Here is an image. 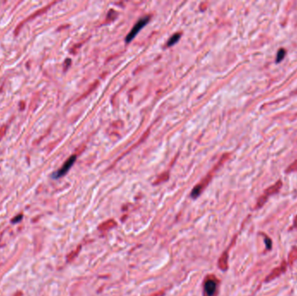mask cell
I'll return each mask as SVG.
<instances>
[{
    "instance_id": "cell-7",
    "label": "cell",
    "mask_w": 297,
    "mask_h": 296,
    "mask_svg": "<svg viewBox=\"0 0 297 296\" xmlns=\"http://www.w3.org/2000/svg\"><path fill=\"white\" fill-rule=\"evenodd\" d=\"M180 38H181V36H180V34H178V33H177V34H174L169 39L168 46H173L174 44H176V43L179 41Z\"/></svg>"
},
{
    "instance_id": "cell-9",
    "label": "cell",
    "mask_w": 297,
    "mask_h": 296,
    "mask_svg": "<svg viewBox=\"0 0 297 296\" xmlns=\"http://www.w3.org/2000/svg\"><path fill=\"white\" fill-rule=\"evenodd\" d=\"M286 55V51L284 49H280L277 52V55H276V59H275V61L276 63H280L282 60V59L284 58V57H285Z\"/></svg>"
},
{
    "instance_id": "cell-11",
    "label": "cell",
    "mask_w": 297,
    "mask_h": 296,
    "mask_svg": "<svg viewBox=\"0 0 297 296\" xmlns=\"http://www.w3.org/2000/svg\"><path fill=\"white\" fill-rule=\"evenodd\" d=\"M6 129H7V127H6L5 125L2 126V127L0 128V140H1V138L4 136V134L6 132Z\"/></svg>"
},
{
    "instance_id": "cell-6",
    "label": "cell",
    "mask_w": 297,
    "mask_h": 296,
    "mask_svg": "<svg viewBox=\"0 0 297 296\" xmlns=\"http://www.w3.org/2000/svg\"><path fill=\"white\" fill-rule=\"evenodd\" d=\"M54 4V3H52V4ZM51 4H50V5H47V6H45V7L44 8H43V9H40V10H38V11H37V12H35V13H33V14H32V15L31 16H30V17H29V18H26V19H24L23 21V22H22V23H20L19 25H18V27H17V29H16V31H15V34L16 35H17V34H18V31H19V29H20V27H21V26H22V25H23V23H26V22H28V21H30V20L31 19H32V18H36V17H38V15H40V14H42V13H43V12H46L47 10H48V9H49V8L51 7Z\"/></svg>"
},
{
    "instance_id": "cell-8",
    "label": "cell",
    "mask_w": 297,
    "mask_h": 296,
    "mask_svg": "<svg viewBox=\"0 0 297 296\" xmlns=\"http://www.w3.org/2000/svg\"><path fill=\"white\" fill-rule=\"evenodd\" d=\"M297 259V248H293V249L291 250V252L289 255V261L290 263H293L294 261Z\"/></svg>"
},
{
    "instance_id": "cell-2",
    "label": "cell",
    "mask_w": 297,
    "mask_h": 296,
    "mask_svg": "<svg viewBox=\"0 0 297 296\" xmlns=\"http://www.w3.org/2000/svg\"><path fill=\"white\" fill-rule=\"evenodd\" d=\"M281 186H282V183H281V181H278L277 183H275L274 185H272L271 187H269V188H267L264 192V194L259 198L257 202V204H256V208H262L264 204L267 202V200L269 198V196L270 195H274V194H275V193H277L278 191L281 189Z\"/></svg>"
},
{
    "instance_id": "cell-5",
    "label": "cell",
    "mask_w": 297,
    "mask_h": 296,
    "mask_svg": "<svg viewBox=\"0 0 297 296\" xmlns=\"http://www.w3.org/2000/svg\"><path fill=\"white\" fill-rule=\"evenodd\" d=\"M216 281L215 280H208L204 284V290L208 296H213L216 291Z\"/></svg>"
},
{
    "instance_id": "cell-13",
    "label": "cell",
    "mask_w": 297,
    "mask_h": 296,
    "mask_svg": "<svg viewBox=\"0 0 297 296\" xmlns=\"http://www.w3.org/2000/svg\"><path fill=\"white\" fill-rule=\"evenodd\" d=\"M22 217H23V215H22V214H19V215H18L17 217H15V218L12 220V222H13V223L18 222L19 221H21V218H22Z\"/></svg>"
},
{
    "instance_id": "cell-3",
    "label": "cell",
    "mask_w": 297,
    "mask_h": 296,
    "mask_svg": "<svg viewBox=\"0 0 297 296\" xmlns=\"http://www.w3.org/2000/svg\"><path fill=\"white\" fill-rule=\"evenodd\" d=\"M76 159H77V156H75V155L70 156V158L67 160L66 162L64 163V164L63 165V167L61 168L60 169H58L57 172H55L54 174L52 175V177L58 179V178H60V177L63 176V175L66 174L67 172L70 170V168L72 167V165L75 163Z\"/></svg>"
},
{
    "instance_id": "cell-4",
    "label": "cell",
    "mask_w": 297,
    "mask_h": 296,
    "mask_svg": "<svg viewBox=\"0 0 297 296\" xmlns=\"http://www.w3.org/2000/svg\"><path fill=\"white\" fill-rule=\"evenodd\" d=\"M286 268H287V263H286L285 261H283L280 267L275 268L272 270V272L268 275V277L266 278L265 281H267V282H269V281H273V280H274L275 278H277V277L280 276L283 272H285Z\"/></svg>"
},
{
    "instance_id": "cell-10",
    "label": "cell",
    "mask_w": 297,
    "mask_h": 296,
    "mask_svg": "<svg viewBox=\"0 0 297 296\" xmlns=\"http://www.w3.org/2000/svg\"><path fill=\"white\" fill-rule=\"evenodd\" d=\"M293 171H297V160L295 162H294L293 163L290 164L288 168V169H287V172H293Z\"/></svg>"
},
{
    "instance_id": "cell-1",
    "label": "cell",
    "mask_w": 297,
    "mask_h": 296,
    "mask_svg": "<svg viewBox=\"0 0 297 296\" xmlns=\"http://www.w3.org/2000/svg\"><path fill=\"white\" fill-rule=\"evenodd\" d=\"M149 17L148 16H146V17H143V18H142L138 20L137 22V23L133 26L132 30L129 31V34L127 35L126 37V38H125V42L127 43H130L131 41H132L133 39L135 38L137 35L139 33V31L143 29V28L146 26L148 23L149 22Z\"/></svg>"
},
{
    "instance_id": "cell-12",
    "label": "cell",
    "mask_w": 297,
    "mask_h": 296,
    "mask_svg": "<svg viewBox=\"0 0 297 296\" xmlns=\"http://www.w3.org/2000/svg\"><path fill=\"white\" fill-rule=\"evenodd\" d=\"M265 243H266V246H267V248H268V249H270V248H271V246H272V242H271V240H270V239H269L268 237H266Z\"/></svg>"
}]
</instances>
